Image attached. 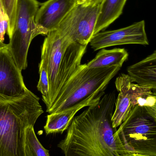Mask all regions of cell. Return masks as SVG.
Masks as SVG:
<instances>
[{
    "instance_id": "cell-13",
    "label": "cell",
    "mask_w": 156,
    "mask_h": 156,
    "mask_svg": "<svg viewBox=\"0 0 156 156\" xmlns=\"http://www.w3.org/2000/svg\"><path fill=\"white\" fill-rule=\"evenodd\" d=\"M85 107H87L85 105H78L61 112L49 114L47 116L44 126L46 134H62L68 128L76 113Z\"/></svg>"
},
{
    "instance_id": "cell-16",
    "label": "cell",
    "mask_w": 156,
    "mask_h": 156,
    "mask_svg": "<svg viewBox=\"0 0 156 156\" xmlns=\"http://www.w3.org/2000/svg\"><path fill=\"white\" fill-rule=\"evenodd\" d=\"M129 92L132 109L136 105L142 106L156 117V90L132 83Z\"/></svg>"
},
{
    "instance_id": "cell-17",
    "label": "cell",
    "mask_w": 156,
    "mask_h": 156,
    "mask_svg": "<svg viewBox=\"0 0 156 156\" xmlns=\"http://www.w3.org/2000/svg\"><path fill=\"white\" fill-rule=\"evenodd\" d=\"M26 144L29 156H50L49 150L42 146L38 139L34 126H30L27 129Z\"/></svg>"
},
{
    "instance_id": "cell-4",
    "label": "cell",
    "mask_w": 156,
    "mask_h": 156,
    "mask_svg": "<svg viewBox=\"0 0 156 156\" xmlns=\"http://www.w3.org/2000/svg\"><path fill=\"white\" fill-rule=\"evenodd\" d=\"M122 67L112 66L100 68H88L81 65L68 82L49 113L57 112L78 105L89 106L96 104L105 94L109 83Z\"/></svg>"
},
{
    "instance_id": "cell-5",
    "label": "cell",
    "mask_w": 156,
    "mask_h": 156,
    "mask_svg": "<svg viewBox=\"0 0 156 156\" xmlns=\"http://www.w3.org/2000/svg\"><path fill=\"white\" fill-rule=\"evenodd\" d=\"M125 153L156 156V117L144 108L134 106L115 132Z\"/></svg>"
},
{
    "instance_id": "cell-20",
    "label": "cell",
    "mask_w": 156,
    "mask_h": 156,
    "mask_svg": "<svg viewBox=\"0 0 156 156\" xmlns=\"http://www.w3.org/2000/svg\"><path fill=\"white\" fill-rule=\"evenodd\" d=\"M9 19L2 0H0V41L4 43L5 35L8 32Z\"/></svg>"
},
{
    "instance_id": "cell-1",
    "label": "cell",
    "mask_w": 156,
    "mask_h": 156,
    "mask_svg": "<svg viewBox=\"0 0 156 156\" xmlns=\"http://www.w3.org/2000/svg\"><path fill=\"white\" fill-rule=\"evenodd\" d=\"M116 93L104 94L97 104L74 117L57 147L65 156H120L124 154L111 119Z\"/></svg>"
},
{
    "instance_id": "cell-9",
    "label": "cell",
    "mask_w": 156,
    "mask_h": 156,
    "mask_svg": "<svg viewBox=\"0 0 156 156\" xmlns=\"http://www.w3.org/2000/svg\"><path fill=\"white\" fill-rule=\"evenodd\" d=\"M28 90L7 45L0 50V94L18 97Z\"/></svg>"
},
{
    "instance_id": "cell-7",
    "label": "cell",
    "mask_w": 156,
    "mask_h": 156,
    "mask_svg": "<svg viewBox=\"0 0 156 156\" xmlns=\"http://www.w3.org/2000/svg\"><path fill=\"white\" fill-rule=\"evenodd\" d=\"M102 3L76 5L57 28L72 42L88 45L94 35Z\"/></svg>"
},
{
    "instance_id": "cell-14",
    "label": "cell",
    "mask_w": 156,
    "mask_h": 156,
    "mask_svg": "<svg viewBox=\"0 0 156 156\" xmlns=\"http://www.w3.org/2000/svg\"><path fill=\"white\" fill-rule=\"evenodd\" d=\"M127 0H104L94 30V35L104 30L122 13Z\"/></svg>"
},
{
    "instance_id": "cell-6",
    "label": "cell",
    "mask_w": 156,
    "mask_h": 156,
    "mask_svg": "<svg viewBox=\"0 0 156 156\" xmlns=\"http://www.w3.org/2000/svg\"><path fill=\"white\" fill-rule=\"evenodd\" d=\"M39 5L37 0H17L15 23L7 46L21 71L27 67V54L32 40L39 35L48 34L35 22Z\"/></svg>"
},
{
    "instance_id": "cell-3",
    "label": "cell",
    "mask_w": 156,
    "mask_h": 156,
    "mask_svg": "<svg viewBox=\"0 0 156 156\" xmlns=\"http://www.w3.org/2000/svg\"><path fill=\"white\" fill-rule=\"evenodd\" d=\"M87 47L72 42L57 28L47 35L41 47V55L49 80L46 111L51 108L78 71Z\"/></svg>"
},
{
    "instance_id": "cell-2",
    "label": "cell",
    "mask_w": 156,
    "mask_h": 156,
    "mask_svg": "<svg viewBox=\"0 0 156 156\" xmlns=\"http://www.w3.org/2000/svg\"><path fill=\"white\" fill-rule=\"evenodd\" d=\"M39 101L29 90L18 97L0 94V156H29L26 131L44 113Z\"/></svg>"
},
{
    "instance_id": "cell-22",
    "label": "cell",
    "mask_w": 156,
    "mask_h": 156,
    "mask_svg": "<svg viewBox=\"0 0 156 156\" xmlns=\"http://www.w3.org/2000/svg\"><path fill=\"white\" fill-rule=\"evenodd\" d=\"M120 156H156L150 155L148 154H135V153H125L121 155Z\"/></svg>"
},
{
    "instance_id": "cell-8",
    "label": "cell",
    "mask_w": 156,
    "mask_h": 156,
    "mask_svg": "<svg viewBox=\"0 0 156 156\" xmlns=\"http://www.w3.org/2000/svg\"><path fill=\"white\" fill-rule=\"evenodd\" d=\"M90 45L94 51L114 46L125 44H149L144 20L124 28L101 31L93 35Z\"/></svg>"
},
{
    "instance_id": "cell-19",
    "label": "cell",
    "mask_w": 156,
    "mask_h": 156,
    "mask_svg": "<svg viewBox=\"0 0 156 156\" xmlns=\"http://www.w3.org/2000/svg\"><path fill=\"white\" fill-rule=\"evenodd\" d=\"M2 2L9 17V26L7 34L9 37L13 33L15 23L17 0H2Z\"/></svg>"
},
{
    "instance_id": "cell-15",
    "label": "cell",
    "mask_w": 156,
    "mask_h": 156,
    "mask_svg": "<svg viewBox=\"0 0 156 156\" xmlns=\"http://www.w3.org/2000/svg\"><path fill=\"white\" fill-rule=\"evenodd\" d=\"M129 54L125 48L112 49L102 48L93 59L86 64L88 68H100L112 66H122L127 60Z\"/></svg>"
},
{
    "instance_id": "cell-12",
    "label": "cell",
    "mask_w": 156,
    "mask_h": 156,
    "mask_svg": "<svg viewBox=\"0 0 156 156\" xmlns=\"http://www.w3.org/2000/svg\"><path fill=\"white\" fill-rule=\"evenodd\" d=\"M128 75L132 83L156 90V51L144 59L128 67Z\"/></svg>"
},
{
    "instance_id": "cell-18",
    "label": "cell",
    "mask_w": 156,
    "mask_h": 156,
    "mask_svg": "<svg viewBox=\"0 0 156 156\" xmlns=\"http://www.w3.org/2000/svg\"><path fill=\"white\" fill-rule=\"evenodd\" d=\"M38 72L39 79L37 85L38 90L42 94L43 101L47 106L49 101V80L45 65L42 60L38 65Z\"/></svg>"
},
{
    "instance_id": "cell-10",
    "label": "cell",
    "mask_w": 156,
    "mask_h": 156,
    "mask_svg": "<svg viewBox=\"0 0 156 156\" xmlns=\"http://www.w3.org/2000/svg\"><path fill=\"white\" fill-rule=\"evenodd\" d=\"M77 0H48L40 4L35 17L36 23L48 33L58 27L77 5Z\"/></svg>"
},
{
    "instance_id": "cell-21",
    "label": "cell",
    "mask_w": 156,
    "mask_h": 156,
    "mask_svg": "<svg viewBox=\"0 0 156 156\" xmlns=\"http://www.w3.org/2000/svg\"><path fill=\"white\" fill-rule=\"evenodd\" d=\"M104 0H77V4H83L89 5L93 4L102 3Z\"/></svg>"
},
{
    "instance_id": "cell-11",
    "label": "cell",
    "mask_w": 156,
    "mask_h": 156,
    "mask_svg": "<svg viewBox=\"0 0 156 156\" xmlns=\"http://www.w3.org/2000/svg\"><path fill=\"white\" fill-rule=\"evenodd\" d=\"M132 83L129 76L125 74H122L115 80V87L119 94L111 119L114 128L119 127L125 121L132 110L129 92Z\"/></svg>"
},
{
    "instance_id": "cell-23",
    "label": "cell",
    "mask_w": 156,
    "mask_h": 156,
    "mask_svg": "<svg viewBox=\"0 0 156 156\" xmlns=\"http://www.w3.org/2000/svg\"><path fill=\"white\" fill-rule=\"evenodd\" d=\"M7 44H4V43H2L0 41V50L3 48L7 46Z\"/></svg>"
}]
</instances>
